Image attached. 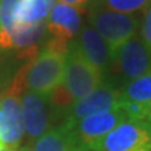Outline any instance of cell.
<instances>
[{
	"label": "cell",
	"instance_id": "1",
	"mask_svg": "<svg viewBox=\"0 0 151 151\" xmlns=\"http://www.w3.org/2000/svg\"><path fill=\"white\" fill-rule=\"evenodd\" d=\"M104 80L105 76L83 58V55L80 53L73 41L69 45L66 56V70L63 81L53 92L49 94V99L53 108V116L56 109L65 118L66 111L71 106V104L91 94L102 84Z\"/></svg>",
	"mask_w": 151,
	"mask_h": 151
},
{
	"label": "cell",
	"instance_id": "2",
	"mask_svg": "<svg viewBox=\"0 0 151 151\" xmlns=\"http://www.w3.org/2000/svg\"><path fill=\"white\" fill-rule=\"evenodd\" d=\"M67 52H58L42 48L41 53L27 62L17 71L13 80L22 91H32L49 95L62 84L66 70Z\"/></svg>",
	"mask_w": 151,
	"mask_h": 151
},
{
	"label": "cell",
	"instance_id": "3",
	"mask_svg": "<svg viewBox=\"0 0 151 151\" xmlns=\"http://www.w3.org/2000/svg\"><path fill=\"white\" fill-rule=\"evenodd\" d=\"M127 115L122 106L97 113L78 122H62L70 132L78 151H97L99 143L118 124L127 120Z\"/></svg>",
	"mask_w": 151,
	"mask_h": 151
},
{
	"label": "cell",
	"instance_id": "4",
	"mask_svg": "<svg viewBox=\"0 0 151 151\" xmlns=\"http://www.w3.org/2000/svg\"><path fill=\"white\" fill-rule=\"evenodd\" d=\"M87 16L90 25L108 43L112 60L116 50L140 31L141 20L137 14H124L106 9H90Z\"/></svg>",
	"mask_w": 151,
	"mask_h": 151
},
{
	"label": "cell",
	"instance_id": "5",
	"mask_svg": "<svg viewBox=\"0 0 151 151\" xmlns=\"http://www.w3.org/2000/svg\"><path fill=\"white\" fill-rule=\"evenodd\" d=\"M22 94V88L14 80L0 92V143L7 150H17L25 134L21 113Z\"/></svg>",
	"mask_w": 151,
	"mask_h": 151
},
{
	"label": "cell",
	"instance_id": "6",
	"mask_svg": "<svg viewBox=\"0 0 151 151\" xmlns=\"http://www.w3.org/2000/svg\"><path fill=\"white\" fill-rule=\"evenodd\" d=\"M83 11L65 3H56L46 20V34L49 39L43 48L58 52H67L69 45L81 31Z\"/></svg>",
	"mask_w": 151,
	"mask_h": 151
},
{
	"label": "cell",
	"instance_id": "7",
	"mask_svg": "<svg viewBox=\"0 0 151 151\" xmlns=\"http://www.w3.org/2000/svg\"><path fill=\"white\" fill-rule=\"evenodd\" d=\"M151 147V124L141 119H127L104 139L97 151H137Z\"/></svg>",
	"mask_w": 151,
	"mask_h": 151
},
{
	"label": "cell",
	"instance_id": "8",
	"mask_svg": "<svg viewBox=\"0 0 151 151\" xmlns=\"http://www.w3.org/2000/svg\"><path fill=\"white\" fill-rule=\"evenodd\" d=\"M120 104H122L120 88H115L112 84L104 80L102 84L91 94L71 104V106L66 111L63 122H78L92 115L118 108L120 106Z\"/></svg>",
	"mask_w": 151,
	"mask_h": 151
},
{
	"label": "cell",
	"instance_id": "9",
	"mask_svg": "<svg viewBox=\"0 0 151 151\" xmlns=\"http://www.w3.org/2000/svg\"><path fill=\"white\" fill-rule=\"evenodd\" d=\"M112 65L129 83L151 70V50L137 34L116 50Z\"/></svg>",
	"mask_w": 151,
	"mask_h": 151
},
{
	"label": "cell",
	"instance_id": "10",
	"mask_svg": "<svg viewBox=\"0 0 151 151\" xmlns=\"http://www.w3.org/2000/svg\"><path fill=\"white\" fill-rule=\"evenodd\" d=\"M52 104L49 95L25 91L21 97V113L25 133L29 140H37L50 127Z\"/></svg>",
	"mask_w": 151,
	"mask_h": 151
},
{
	"label": "cell",
	"instance_id": "11",
	"mask_svg": "<svg viewBox=\"0 0 151 151\" xmlns=\"http://www.w3.org/2000/svg\"><path fill=\"white\" fill-rule=\"evenodd\" d=\"M74 43L80 50V53L83 55V58L90 65L94 66L104 76L106 74L108 69L112 65L111 49L108 43L105 42V39L91 25H86L81 28L78 39H74Z\"/></svg>",
	"mask_w": 151,
	"mask_h": 151
},
{
	"label": "cell",
	"instance_id": "12",
	"mask_svg": "<svg viewBox=\"0 0 151 151\" xmlns=\"http://www.w3.org/2000/svg\"><path fill=\"white\" fill-rule=\"evenodd\" d=\"M32 151H78L70 132L63 123L50 129L35 140Z\"/></svg>",
	"mask_w": 151,
	"mask_h": 151
},
{
	"label": "cell",
	"instance_id": "13",
	"mask_svg": "<svg viewBox=\"0 0 151 151\" xmlns=\"http://www.w3.org/2000/svg\"><path fill=\"white\" fill-rule=\"evenodd\" d=\"M122 102H130L146 108L151 102V70L120 88Z\"/></svg>",
	"mask_w": 151,
	"mask_h": 151
},
{
	"label": "cell",
	"instance_id": "14",
	"mask_svg": "<svg viewBox=\"0 0 151 151\" xmlns=\"http://www.w3.org/2000/svg\"><path fill=\"white\" fill-rule=\"evenodd\" d=\"M151 0H90V9H106L124 14H137L150 6Z\"/></svg>",
	"mask_w": 151,
	"mask_h": 151
},
{
	"label": "cell",
	"instance_id": "15",
	"mask_svg": "<svg viewBox=\"0 0 151 151\" xmlns=\"http://www.w3.org/2000/svg\"><path fill=\"white\" fill-rule=\"evenodd\" d=\"M139 35H140L141 39L146 42V45L151 50V3L146 10L143 11V18H141L140 22Z\"/></svg>",
	"mask_w": 151,
	"mask_h": 151
},
{
	"label": "cell",
	"instance_id": "16",
	"mask_svg": "<svg viewBox=\"0 0 151 151\" xmlns=\"http://www.w3.org/2000/svg\"><path fill=\"white\" fill-rule=\"evenodd\" d=\"M59 3H65V4L73 6L76 9L81 10L84 14H87L88 11V6H90V0H58Z\"/></svg>",
	"mask_w": 151,
	"mask_h": 151
},
{
	"label": "cell",
	"instance_id": "17",
	"mask_svg": "<svg viewBox=\"0 0 151 151\" xmlns=\"http://www.w3.org/2000/svg\"><path fill=\"white\" fill-rule=\"evenodd\" d=\"M143 120H146L147 123L151 124V102L146 106V112H144V118H143Z\"/></svg>",
	"mask_w": 151,
	"mask_h": 151
},
{
	"label": "cell",
	"instance_id": "18",
	"mask_svg": "<svg viewBox=\"0 0 151 151\" xmlns=\"http://www.w3.org/2000/svg\"><path fill=\"white\" fill-rule=\"evenodd\" d=\"M137 151H151V147H144V148H141V150H137Z\"/></svg>",
	"mask_w": 151,
	"mask_h": 151
},
{
	"label": "cell",
	"instance_id": "19",
	"mask_svg": "<svg viewBox=\"0 0 151 151\" xmlns=\"http://www.w3.org/2000/svg\"><path fill=\"white\" fill-rule=\"evenodd\" d=\"M0 151H20V150H18V148H17V150H7V148H3V150H0Z\"/></svg>",
	"mask_w": 151,
	"mask_h": 151
},
{
	"label": "cell",
	"instance_id": "20",
	"mask_svg": "<svg viewBox=\"0 0 151 151\" xmlns=\"http://www.w3.org/2000/svg\"><path fill=\"white\" fill-rule=\"evenodd\" d=\"M3 148H4V147L1 146V143H0V150H3Z\"/></svg>",
	"mask_w": 151,
	"mask_h": 151
}]
</instances>
